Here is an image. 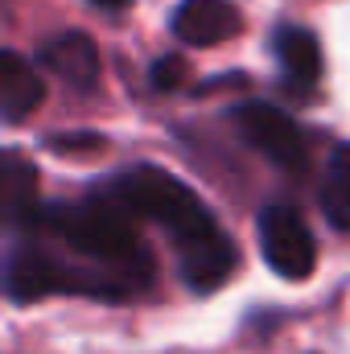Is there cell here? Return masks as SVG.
<instances>
[{
    "mask_svg": "<svg viewBox=\"0 0 350 354\" xmlns=\"http://www.w3.org/2000/svg\"><path fill=\"white\" fill-rule=\"evenodd\" d=\"M91 4H99V8H128L132 0H91Z\"/></svg>",
    "mask_w": 350,
    "mask_h": 354,
    "instance_id": "15",
    "label": "cell"
},
{
    "mask_svg": "<svg viewBox=\"0 0 350 354\" xmlns=\"http://www.w3.org/2000/svg\"><path fill=\"white\" fill-rule=\"evenodd\" d=\"M25 227L50 235L54 243H66L87 264L120 276L124 284H132V292L153 280V260H149V252H145V243L136 235L132 214H124L107 198L87 202V206L50 202V206L33 210V218Z\"/></svg>",
    "mask_w": 350,
    "mask_h": 354,
    "instance_id": "1",
    "label": "cell"
},
{
    "mask_svg": "<svg viewBox=\"0 0 350 354\" xmlns=\"http://www.w3.org/2000/svg\"><path fill=\"white\" fill-rule=\"evenodd\" d=\"M99 198H107L111 206H120L132 218H153L174 235L177 252L198 248L214 235H223V227L214 223V214L206 210V202L181 181L165 174L157 165H132L124 174L107 177V185L99 189Z\"/></svg>",
    "mask_w": 350,
    "mask_h": 354,
    "instance_id": "2",
    "label": "cell"
},
{
    "mask_svg": "<svg viewBox=\"0 0 350 354\" xmlns=\"http://www.w3.org/2000/svg\"><path fill=\"white\" fill-rule=\"evenodd\" d=\"M231 124L235 132L260 153L268 157L276 169L284 174H305L309 165V145H305V132L297 128V120L288 111H280L276 103H264V99H252V103H239L231 111Z\"/></svg>",
    "mask_w": 350,
    "mask_h": 354,
    "instance_id": "4",
    "label": "cell"
},
{
    "mask_svg": "<svg viewBox=\"0 0 350 354\" xmlns=\"http://www.w3.org/2000/svg\"><path fill=\"white\" fill-rule=\"evenodd\" d=\"M46 99V83L37 79V71L17 54L4 50L0 54V111L8 124H21L29 111H37Z\"/></svg>",
    "mask_w": 350,
    "mask_h": 354,
    "instance_id": "9",
    "label": "cell"
},
{
    "mask_svg": "<svg viewBox=\"0 0 350 354\" xmlns=\"http://www.w3.org/2000/svg\"><path fill=\"white\" fill-rule=\"evenodd\" d=\"M272 54H276L284 79H293L301 87H313L322 79V46L305 25H276Z\"/></svg>",
    "mask_w": 350,
    "mask_h": 354,
    "instance_id": "10",
    "label": "cell"
},
{
    "mask_svg": "<svg viewBox=\"0 0 350 354\" xmlns=\"http://www.w3.org/2000/svg\"><path fill=\"white\" fill-rule=\"evenodd\" d=\"M256 235H260L264 264L272 268L280 280H305L313 272L317 248H313V235H309L305 218L293 206H284V202L264 206L260 218H256Z\"/></svg>",
    "mask_w": 350,
    "mask_h": 354,
    "instance_id": "5",
    "label": "cell"
},
{
    "mask_svg": "<svg viewBox=\"0 0 350 354\" xmlns=\"http://www.w3.org/2000/svg\"><path fill=\"white\" fill-rule=\"evenodd\" d=\"M33 202H37V169L17 149H8L4 165H0V210H4V223L8 227H25L33 218V210H37Z\"/></svg>",
    "mask_w": 350,
    "mask_h": 354,
    "instance_id": "11",
    "label": "cell"
},
{
    "mask_svg": "<svg viewBox=\"0 0 350 354\" xmlns=\"http://www.w3.org/2000/svg\"><path fill=\"white\" fill-rule=\"evenodd\" d=\"M177 264H181V280H185L194 292H214V288L231 276V268L239 264V252H235L231 235L223 231V235H214V239H206V243H198V248L177 252Z\"/></svg>",
    "mask_w": 350,
    "mask_h": 354,
    "instance_id": "8",
    "label": "cell"
},
{
    "mask_svg": "<svg viewBox=\"0 0 350 354\" xmlns=\"http://www.w3.org/2000/svg\"><path fill=\"white\" fill-rule=\"evenodd\" d=\"M149 79H153V87H157V91H174V87H181V79H185V62H181L177 54L157 58V62H153V71H149Z\"/></svg>",
    "mask_w": 350,
    "mask_h": 354,
    "instance_id": "13",
    "label": "cell"
},
{
    "mask_svg": "<svg viewBox=\"0 0 350 354\" xmlns=\"http://www.w3.org/2000/svg\"><path fill=\"white\" fill-rule=\"evenodd\" d=\"M169 29L185 46H219L243 29V17L231 0H181L169 17Z\"/></svg>",
    "mask_w": 350,
    "mask_h": 354,
    "instance_id": "6",
    "label": "cell"
},
{
    "mask_svg": "<svg viewBox=\"0 0 350 354\" xmlns=\"http://www.w3.org/2000/svg\"><path fill=\"white\" fill-rule=\"evenodd\" d=\"M322 214L330 227L350 231V140L334 145L330 161H326V177H322Z\"/></svg>",
    "mask_w": 350,
    "mask_h": 354,
    "instance_id": "12",
    "label": "cell"
},
{
    "mask_svg": "<svg viewBox=\"0 0 350 354\" xmlns=\"http://www.w3.org/2000/svg\"><path fill=\"white\" fill-rule=\"evenodd\" d=\"M50 149H58V153H66V149H103V136H50Z\"/></svg>",
    "mask_w": 350,
    "mask_h": 354,
    "instance_id": "14",
    "label": "cell"
},
{
    "mask_svg": "<svg viewBox=\"0 0 350 354\" xmlns=\"http://www.w3.org/2000/svg\"><path fill=\"white\" fill-rule=\"evenodd\" d=\"M42 66L54 71L62 83H71L75 91H91L99 83V50L87 33L71 29V33H58L42 46Z\"/></svg>",
    "mask_w": 350,
    "mask_h": 354,
    "instance_id": "7",
    "label": "cell"
},
{
    "mask_svg": "<svg viewBox=\"0 0 350 354\" xmlns=\"http://www.w3.org/2000/svg\"><path fill=\"white\" fill-rule=\"evenodd\" d=\"M4 292L17 305L54 297V292H87V297H128L132 284H124L120 276L103 272L95 264H66L58 256H50L37 243H12L8 260H4Z\"/></svg>",
    "mask_w": 350,
    "mask_h": 354,
    "instance_id": "3",
    "label": "cell"
}]
</instances>
